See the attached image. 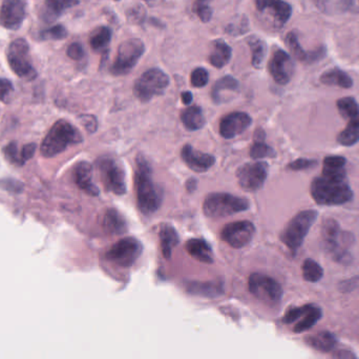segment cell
<instances>
[{
  "instance_id": "6da1fadb",
  "label": "cell",
  "mask_w": 359,
  "mask_h": 359,
  "mask_svg": "<svg viewBox=\"0 0 359 359\" xmlns=\"http://www.w3.org/2000/svg\"><path fill=\"white\" fill-rule=\"evenodd\" d=\"M347 160L331 155L323 162V173L311 183V195L320 206H341L351 202L353 191L348 183Z\"/></svg>"
},
{
  "instance_id": "7a4b0ae2",
  "label": "cell",
  "mask_w": 359,
  "mask_h": 359,
  "mask_svg": "<svg viewBox=\"0 0 359 359\" xmlns=\"http://www.w3.org/2000/svg\"><path fill=\"white\" fill-rule=\"evenodd\" d=\"M135 183L137 202L141 212L147 216L157 212L162 204L161 190L154 183L153 171L149 162L143 156L137 157Z\"/></svg>"
},
{
  "instance_id": "3957f363",
  "label": "cell",
  "mask_w": 359,
  "mask_h": 359,
  "mask_svg": "<svg viewBox=\"0 0 359 359\" xmlns=\"http://www.w3.org/2000/svg\"><path fill=\"white\" fill-rule=\"evenodd\" d=\"M323 246L333 261L346 263L351 259L352 244L354 237L350 232L344 231L335 219H327L322 229Z\"/></svg>"
},
{
  "instance_id": "277c9868",
  "label": "cell",
  "mask_w": 359,
  "mask_h": 359,
  "mask_svg": "<svg viewBox=\"0 0 359 359\" xmlns=\"http://www.w3.org/2000/svg\"><path fill=\"white\" fill-rule=\"evenodd\" d=\"M81 133L65 119L55 122L50 132L42 141L41 154L44 157H54L62 153L69 145L82 143Z\"/></svg>"
},
{
  "instance_id": "5b68a950",
  "label": "cell",
  "mask_w": 359,
  "mask_h": 359,
  "mask_svg": "<svg viewBox=\"0 0 359 359\" xmlns=\"http://www.w3.org/2000/svg\"><path fill=\"white\" fill-rule=\"evenodd\" d=\"M250 204L244 197L228 193H211L205 198L203 211L207 217L222 218L248 210Z\"/></svg>"
},
{
  "instance_id": "8992f818",
  "label": "cell",
  "mask_w": 359,
  "mask_h": 359,
  "mask_svg": "<svg viewBox=\"0 0 359 359\" xmlns=\"http://www.w3.org/2000/svg\"><path fill=\"white\" fill-rule=\"evenodd\" d=\"M318 218V212L316 210H305L297 213L283 231L280 240L286 244L287 248L292 254L299 251L305 240L306 236L309 233L313 223Z\"/></svg>"
},
{
  "instance_id": "52a82bcc",
  "label": "cell",
  "mask_w": 359,
  "mask_h": 359,
  "mask_svg": "<svg viewBox=\"0 0 359 359\" xmlns=\"http://www.w3.org/2000/svg\"><path fill=\"white\" fill-rule=\"evenodd\" d=\"M341 117L347 120L346 128L337 135V143L352 147L359 141V105L353 97H344L337 103Z\"/></svg>"
},
{
  "instance_id": "ba28073f",
  "label": "cell",
  "mask_w": 359,
  "mask_h": 359,
  "mask_svg": "<svg viewBox=\"0 0 359 359\" xmlns=\"http://www.w3.org/2000/svg\"><path fill=\"white\" fill-rule=\"evenodd\" d=\"M170 86V77L158 67L144 72L134 84V94L142 103H149L154 97L160 96Z\"/></svg>"
},
{
  "instance_id": "9c48e42d",
  "label": "cell",
  "mask_w": 359,
  "mask_h": 359,
  "mask_svg": "<svg viewBox=\"0 0 359 359\" xmlns=\"http://www.w3.org/2000/svg\"><path fill=\"white\" fill-rule=\"evenodd\" d=\"M6 58L11 69L18 77L27 81L37 77V72L31 63L29 46L27 40L23 38L13 40L6 51Z\"/></svg>"
},
{
  "instance_id": "30bf717a",
  "label": "cell",
  "mask_w": 359,
  "mask_h": 359,
  "mask_svg": "<svg viewBox=\"0 0 359 359\" xmlns=\"http://www.w3.org/2000/svg\"><path fill=\"white\" fill-rule=\"evenodd\" d=\"M145 52V46L142 40L138 38L126 40L120 44L117 56L111 65V74L114 76H124L133 71L139 59Z\"/></svg>"
},
{
  "instance_id": "8fae6325",
  "label": "cell",
  "mask_w": 359,
  "mask_h": 359,
  "mask_svg": "<svg viewBox=\"0 0 359 359\" xmlns=\"http://www.w3.org/2000/svg\"><path fill=\"white\" fill-rule=\"evenodd\" d=\"M249 291L262 303L276 307L283 299V288L274 278L264 274L253 273L249 278Z\"/></svg>"
},
{
  "instance_id": "7c38bea8",
  "label": "cell",
  "mask_w": 359,
  "mask_h": 359,
  "mask_svg": "<svg viewBox=\"0 0 359 359\" xmlns=\"http://www.w3.org/2000/svg\"><path fill=\"white\" fill-rule=\"evenodd\" d=\"M142 244L135 237H126L109 248L105 254L107 261L121 268H130L142 254Z\"/></svg>"
},
{
  "instance_id": "4fadbf2b",
  "label": "cell",
  "mask_w": 359,
  "mask_h": 359,
  "mask_svg": "<svg viewBox=\"0 0 359 359\" xmlns=\"http://www.w3.org/2000/svg\"><path fill=\"white\" fill-rule=\"evenodd\" d=\"M322 316V309L318 306L309 303L302 307L291 308L285 314L283 322L286 325H294L293 332L303 333L310 330Z\"/></svg>"
},
{
  "instance_id": "5bb4252c",
  "label": "cell",
  "mask_w": 359,
  "mask_h": 359,
  "mask_svg": "<svg viewBox=\"0 0 359 359\" xmlns=\"http://www.w3.org/2000/svg\"><path fill=\"white\" fill-rule=\"evenodd\" d=\"M99 171L107 191L113 192L116 195L126 193V175L123 169L117 162L111 158H102L99 160Z\"/></svg>"
},
{
  "instance_id": "9a60e30c",
  "label": "cell",
  "mask_w": 359,
  "mask_h": 359,
  "mask_svg": "<svg viewBox=\"0 0 359 359\" xmlns=\"http://www.w3.org/2000/svg\"><path fill=\"white\" fill-rule=\"evenodd\" d=\"M268 164L252 162L241 167L238 170V181L243 189L249 192H257L265 183L268 176Z\"/></svg>"
},
{
  "instance_id": "2e32d148",
  "label": "cell",
  "mask_w": 359,
  "mask_h": 359,
  "mask_svg": "<svg viewBox=\"0 0 359 359\" xmlns=\"http://www.w3.org/2000/svg\"><path fill=\"white\" fill-rule=\"evenodd\" d=\"M255 228L251 221H241L228 223L222 231V238L232 248H244L255 237Z\"/></svg>"
},
{
  "instance_id": "e0dca14e",
  "label": "cell",
  "mask_w": 359,
  "mask_h": 359,
  "mask_svg": "<svg viewBox=\"0 0 359 359\" xmlns=\"http://www.w3.org/2000/svg\"><path fill=\"white\" fill-rule=\"evenodd\" d=\"M268 70L276 84L286 86L294 73V63L288 53L278 48L270 58Z\"/></svg>"
},
{
  "instance_id": "ac0fdd59",
  "label": "cell",
  "mask_w": 359,
  "mask_h": 359,
  "mask_svg": "<svg viewBox=\"0 0 359 359\" xmlns=\"http://www.w3.org/2000/svg\"><path fill=\"white\" fill-rule=\"evenodd\" d=\"M255 6L262 14L272 17L276 27H283L292 16V6L285 0H255Z\"/></svg>"
},
{
  "instance_id": "d6986e66",
  "label": "cell",
  "mask_w": 359,
  "mask_h": 359,
  "mask_svg": "<svg viewBox=\"0 0 359 359\" xmlns=\"http://www.w3.org/2000/svg\"><path fill=\"white\" fill-rule=\"evenodd\" d=\"M27 11L23 0H4L0 10V25L8 30L20 29L25 21Z\"/></svg>"
},
{
  "instance_id": "ffe728a7",
  "label": "cell",
  "mask_w": 359,
  "mask_h": 359,
  "mask_svg": "<svg viewBox=\"0 0 359 359\" xmlns=\"http://www.w3.org/2000/svg\"><path fill=\"white\" fill-rule=\"evenodd\" d=\"M287 46L290 50L297 60L306 65H312L323 60L327 55V48L325 46H320L313 51H305L299 44V36L295 32H289L285 38Z\"/></svg>"
},
{
  "instance_id": "44dd1931",
  "label": "cell",
  "mask_w": 359,
  "mask_h": 359,
  "mask_svg": "<svg viewBox=\"0 0 359 359\" xmlns=\"http://www.w3.org/2000/svg\"><path fill=\"white\" fill-rule=\"evenodd\" d=\"M252 124V118L244 112H233L224 116L219 122V134L226 139L244 133Z\"/></svg>"
},
{
  "instance_id": "7402d4cb",
  "label": "cell",
  "mask_w": 359,
  "mask_h": 359,
  "mask_svg": "<svg viewBox=\"0 0 359 359\" xmlns=\"http://www.w3.org/2000/svg\"><path fill=\"white\" fill-rule=\"evenodd\" d=\"M181 156L188 168L196 173L206 172L215 162V156L194 150L190 145H184Z\"/></svg>"
},
{
  "instance_id": "603a6c76",
  "label": "cell",
  "mask_w": 359,
  "mask_h": 359,
  "mask_svg": "<svg viewBox=\"0 0 359 359\" xmlns=\"http://www.w3.org/2000/svg\"><path fill=\"white\" fill-rule=\"evenodd\" d=\"M79 4V0H46L40 16L44 22L52 23L57 20L65 11Z\"/></svg>"
},
{
  "instance_id": "cb8c5ba5",
  "label": "cell",
  "mask_w": 359,
  "mask_h": 359,
  "mask_svg": "<svg viewBox=\"0 0 359 359\" xmlns=\"http://www.w3.org/2000/svg\"><path fill=\"white\" fill-rule=\"evenodd\" d=\"M93 168L90 162H79L75 169V181L80 189L90 196H97L99 194L98 188L93 183Z\"/></svg>"
},
{
  "instance_id": "d4e9b609",
  "label": "cell",
  "mask_w": 359,
  "mask_h": 359,
  "mask_svg": "<svg viewBox=\"0 0 359 359\" xmlns=\"http://www.w3.org/2000/svg\"><path fill=\"white\" fill-rule=\"evenodd\" d=\"M232 56V50L224 40L217 39L211 44L209 61L213 67L221 69L225 67Z\"/></svg>"
},
{
  "instance_id": "484cf974",
  "label": "cell",
  "mask_w": 359,
  "mask_h": 359,
  "mask_svg": "<svg viewBox=\"0 0 359 359\" xmlns=\"http://www.w3.org/2000/svg\"><path fill=\"white\" fill-rule=\"evenodd\" d=\"M306 343L323 353H329L335 349L337 345V339L334 334L329 331H320L316 334L308 337L306 339Z\"/></svg>"
},
{
  "instance_id": "4316f807",
  "label": "cell",
  "mask_w": 359,
  "mask_h": 359,
  "mask_svg": "<svg viewBox=\"0 0 359 359\" xmlns=\"http://www.w3.org/2000/svg\"><path fill=\"white\" fill-rule=\"evenodd\" d=\"M186 251L190 256L194 257L196 261L204 263H213L212 249L209 246L208 242L203 240H188L186 244Z\"/></svg>"
},
{
  "instance_id": "83f0119b",
  "label": "cell",
  "mask_w": 359,
  "mask_h": 359,
  "mask_svg": "<svg viewBox=\"0 0 359 359\" xmlns=\"http://www.w3.org/2000/svg\"><path fill=\"white\" fill-rule=\"evenodd\" d=\"M320 81L326 86H337L343 89H351L353 86V79L349 74L339 67H332L324 72L320 75Z\"/></svg>"
},
{
  "instance_id": "f1b7e54d",
  "label": "cell",
  "mask_w": 359,
  "mask_h": 359,
  "mask_svg": "<svg viewBox=\"0 0 359 359\" xmlns=\"http://www.w3.org/2000/svg\"><path fill=\"white\" fill-rule=\"evenodd\" d=\"M103 228L107 233L119 235L128 231V223L117 210L109 209L103 217Z\"/></svg>"
},
{
  "instance_id": "f546056e",
  "label": "cell",
  "mask_w": 359,
  "mask_h": 359,
  "mask_svg": "<svg viewBox=\"0 0 359 359\" xmlns=\"http://www.w3.org/2000/svg\"><path fill=\"white\" fill-rule=\"evenodd\" d=\"M184 126L189 131L201 130L205 126V116L198 105L186 107L181 113Z\"/></svg>"
},
{
  "instance_id": "4dcf8cb0",
  "label": "cell",
  "mask_w": 359,
  "mask_h": 359,
  "mask_svg": "<svg viewBox=\"0 0 359 359\" xmlns=\"http://www.w3.org/2000/svg\"><path fill=\"white\" fill-rule=\"evenodd\" d=\"M247 44L251 50V65L255 69H261L267 54V44L257 36H249Z\"/></svg>"
},
{
  "instance_id": "1f68e13d",
  "label": "cell",
  "mask_w": 359,
  "mask_h": 359,
  "mask_svg": "<svg viewBox=\"0 0 359 359\" xmlns=\"http://www.w3.org/2000/svg\"><path fill=\"white\" fill-rule=\"evenodd\" d=\"M160 242H161L162 253L166 259L172 255V249L178 244L179 235L172 226L163 225L160 230Z\"/></svg>"
},
{
  "instance_id": "d6a6232c",
  "label": "cell",
  "mask_w": 359,
  "mask_h": 359,
  "mask_svg": "<svg viewBox=\"0 0 359 359\" xmlns=\"http://www.w3.org/2000/svg\"><path fill=\"white\" fill-rule=\"evenodd\" d=\"M238 90H240V84L236 78L230 75L224 76V77L219 78L213 86L212 90H211V98H212L213 103L219 105L222 103L221 93L223 91L238 92Z\"/></svg>"
},
{
  "instance_id": "836d02e7",
  "label": "cell",
  "mask_w": 359,
  "mask_h": 359,
  "mask_svg": "<svg viewBox=\"0 0 359 359\" xmlns=\"http://www.w3.org/2000/svg\"><path fill=\"white\" fill-rule=\"evenodd\" d=\"M265 132L261 129L255 133V143L250 149V156L253 159H261V158L274 157L276 151L270 145L264 141Z\"/></svg>"
},
{
  "instance_id": "e575fe53",
  "label": "cell",
  "mask_w": 359,
  "mask_h": 359,
  "mask_svg": "<svg viewBox=\"0 0 359 359\" xmlns=\"http://www.w3.org/2000/svg\"><path fill=\"white\" fill-rule=\"evenodd\" d=\"M113 32L111 27H100L93 32L90 37V48L95 52H104L111 40Z\"/></svg>"
},
{
  "instance_id": "d590c367",
  "label": "cell",
  "mask_w": 359,
  "mask_h": 359,
  "mask_svg": "<svg viewBox=\"0 0 359 359\" xmlns=\"http://www.w3.org/2000/svg\"><path fill=\"white\" fill-rule=\"evenodd\" d=\"M189 293L202 296L215 297L221 294L222 288L219 285L212 284V282H192L188 288Z\"/></svg>"
},
{
  "instance_id": "8d00e7d4",
  "label": "cell",
  "mask_w": 359,
  "mask_h": 359,
  "mask_svg": "<svg viewBox=\"0 0 359 359\" xmlns=\"http://www.w3.org/2000/svg\"><path fill=\"white\" fill-rule=\"evenodd\" d=\"M304 280L309 282H318L322 280L324 276V270L313 259H308L304 261L303 267Z\"/></svg>"
},
{
  "instance_id": "74e56055",
  "label": "cell",
  "mask_w": 359,
  "mask_h": 359,
  "mask_svg": "<svg viewBox=\"0 0 359 359\" xmlns=\"http://www.w3.org/2000/svg\"><path fill=\"white\" fill-rule=\"evenodd\" d=\"M67 37V30L62 25H56L40 32L42 40H61Z\"/></svg>"
},
{
  "instance_id": "f35d334b",
  "label": "cell",
  "mask_w": 359,
  "mask_h": 359,
  "mask_svg": "<svg viewBox=\"0 0 359 359\" xmlns=\"http://www.w3.org/2000/svg\"><path fill=\"white\" fill-rule=\"evenodd\" d=\"M192 11H194V14L198 15L202 22H209L211 20L213 11L211 6H209L208 2L196 0L194 6H192Z\"/></svg>"
},
{
  "instance_id": "ab89813d",
  "label": "cell",
  "mask_w": 359,
  "mask_h": 359,
  "mask_svg": "<svg viewBox=\"0 0 359 359\" xmlns=\"http://www.w3.org/2000/svg\"><path fill=\"white\" fill-rule=\"evenodd\" d=\"M209 81V74L204 67H196L192 71L190 82L194 88H203L206 86Z\"/></svg>"
},
{
  "instance_id": "60d3db41",
  "label": "cell",
  "mask_w": 359,
  "mask_h": 359,
  "mask_svg": "<svg viewBox=\"0 0 359 359\" xmlns=\"http://www.w3.org/2000/svg\"><path fill=\"white\" fill-rule=\"evenodd\" d=\"M126 17H128V21L135 23V25H142L145 18H147L144 6L137 4V6L128 8V12H126Z\"/></svg>"
},
{
  "instance_id": "b9f144b4",
  "label": "cell",
  "mask_w": 359,
  "mask_h": 359,
  "mask_svg": "<svg viewBox=\"0 0 359 359\" xmlns=\"http://www.w3.org/2000/svg\"><path fill=\"white\" fill-rule=\"evenodd\" d=\"M226 33L232 36L242 35L248 31V19L246 17L238 18L236 22L230 23L226 27Z\"/></svg>"
},
{
  "instance_id": "7bdbcfd3",
  "label": "cell",
  "mask_w": 359,
  "mask_h": 359,
  "mask_svg": "<svg viewBox=\"0 0 359 359\" xmlns=\"http://www.w3.org/2000/svg\"><path fill=\"white\" fill-rule=\"evenodd\" d=\"M67 56L73 60L80 61L86 56V52H84V48L79 42H73L71 46L67 48Z\"/></svg>"
},
{
  "instance_id": "ee69618b",
  "label": "cell",
  "mask_w": 359,
  "mask_h": 359,
  "mask_svg": "<svg viewBox=\"0 0 359 359\" xmlns=\"http://www.w3.org/2000/svg\"><path fill=\"white\" fill-rule=\"evenodd\" d=\"M4 154L6 157L10 160L13 164H19L21 166L20 153L18 152V147L16 143H11L4 148Z\"/></svg>"
},
{
  "instance_id": "f6af8a7d",
  "label": "cell",
  "mask_w": 359,
  "mask_h": 359,
  "mask_svg": "<svg viewBox=\"0 0 359 359\" xmlns=\"http://www.w3.org/2000/svg\"><path fill=\"white\" fill-rule=\"evenodd\" d=\"M318 162L313 159H306V158H299L295 162L288 164V168L293 171L307 170V169L313 168L316 166Z\"/></svg>"
},
{
  "instance_id": "bcb514c9",
  "label": "cell",
  "mask_w": 359,
  "mask_h": 359,
  "mask_svg": "<svg viewBox=\"0 0 359 359\" xmlns=\"http://www.w3.org/2000/svg\"><path fill=\"white\" fill-rule=\"evenodd\" d=\"M13 92H14V86L12 82L6 78H0V101L6 103Z\"/></svg>"
},
{
  "instance_id": "7dc6e473",
  "label": "cell",
  "mask_w": 359,
  "mask_h": 359,
  "mask_svg": "<svg viewBox=\"0 0 359 359\" xmlns=\"http://www.w3.org/2000/svg\"><path fill=\"white\" fill-rule=\"evenodd\" d=\"M35 151V143H29V145H25V147L22 148V151L20 152L21 166H23L27 160L33 157Z\"/></svg>"
},
{
  "instance_id": "c3c4849f",
  "label": "cell",
  "mask_w": 359,
  "mask_h": 359,
  "mask_svg": "<svg viewBox=\"0 0 359 359\" xmlns=\"http://www.w3.org/2000/svg\"><path fill=\"white\" fill-rule=\"evenodd\" d=\"M81 122L83 126H86V130L90 131V133L95 132L97 130V119L94 116H81Z\"/></svg>"
},
{
  "instance_id": "681fc988",
  "label": "cell",
  "mask_w": 359,
  "mask_h": 359,
  "mask_svg": "<svg viewBox=\"0 0 359 359\" xmlns=\"http://www.w3.org/2000/svg\"><path fill=\"white\" fill-rule=\"evenodd\" d=\"M181 98L182 101H183V103H185V105H190V103H192V100H194V96H192L191 93L188 92V91H185V92H182L181 94Z\"/></svg>"
},
{
  "instance_id": "f907efd6",
  "label": "cell",
  "mask_w": 359,
  "mask_h": 359,
  "mask_svg": "<svg viewBox=\"0 0 359 359\" xmlns=\"http://www.w3.org/2000/svg\"><path fill=\"white\" fill-rule=\"evenodd\" d=\"M341 4H343V8H348V10H351L352 6H353L354 2L353 0H343L341 1Z\"/></svg>"
},
{
  "instance_id": "816d5d0a",
  "label": "cell",
  "mask_w": 359,
  "mask_h": 359,
  "mask_svg": "<svg viewBox=\"0 0 359 359\" xmlns=\"http://www.w3.org/2000/svg\"><path fill=\"white\" fill-rule=\"evenodd\" d=\"M144 1L147 2V4H149V6H153L155 0H144Z\"/></svg>"
},
{
  "instance_id": "f5cc1de1",
  "label": "cell",
  "mask_w": 359,
  "mask_h": 359,
  "mask_svg": "<svg viewBox=\"0 0 359 359\" xmlns=\"http://www.w3.org/2000/svg\"><path fill=\"white\" fill-rule=\"evenodd\" d=\"M200 1H204V2H210V1H212V0H200Z\"/></svg>"
},
{
  "instance_id": "db71d44e",
  "label": "cell",
  "mask_w": 359,
  "mask_h": 359,
  "mask_svg": "<svg viewBox=\"0 0 359 359\" xmlns=\"http://www.w3.org/2000/svg\"><path fill=\"white\" fill-rule=\"evenodd\" d=\"M116 1H118V0H116Z\"/></svg>"
}]
</instances>
